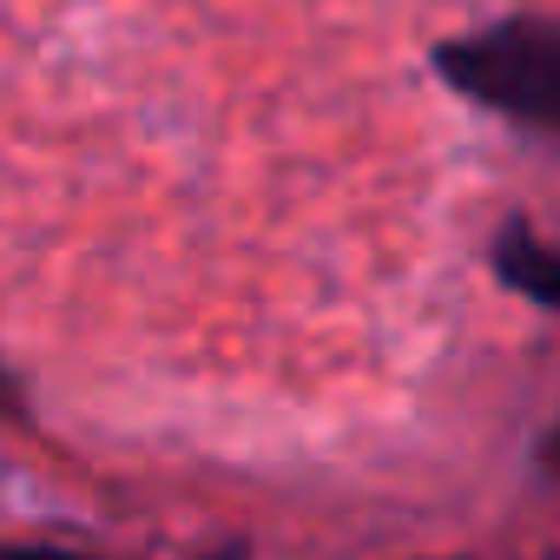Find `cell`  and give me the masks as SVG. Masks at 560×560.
<instances>
[{
	"mask_svg": "<svg viewBox=\"0 0 560 560\" xmlns=\"http://www.w3.org/2000/svg\"><path fill=\"white\" fill-rule=\"evenodd\" d=\"M435 73L514 126L560 132V21H494L462 34L435 47Z\"/></svg>",
	"mask_w": 560,
	"mask_h": 560,
	"instance_id": "obj_1",
	"label": "cell"
},
{
	"mask_svg": "<svg viewBox=\"0 0 560 560\" xmlns=\"http://www.w3.org/2000/svg\"><path fill=\"white\" fill-rule=\"evenodd\" d=\"M488 264H494V277H501L514 298H527L534 311L560 317V244H547L527 218H508V224L494 231Z\"/></svg>",
	"mask_w": 560,
	"mask_h": 560,
	"instance_id": "obj_2",
	"label": "cell"
},
{
	"mask_svg": "<svg viewBox=\"0 0 560 560\" xmlns=\"http://www.w3.org/2000/svg\"><path fill=\"white\" fill-rule=\"evenodd\" d=\"M8 560H93V553H80L67 540H21V547H8Z\"/></svg>",
	"mask_w": 560,
	"mask_h": 560,
	"instance_id": "obj_3",
	"label": "cell"
},
{
	"mask_svg": "<svg viewBox=\"0 0 560 560\" xmlns=\"http://www.w3.org/2000/svg\"><path fill=\"white\" fill-rule=\"evenodd\" d=\"M534 475H540L547 488H560V422L540 435V448H534Z\"/></svg>",
	"mask_w": 560,
	"mask_h": 560,
	"instance_id": "obj_4",
	"label": "cell"
},
{
	"mask_svg": "<svg viewBox=\"0 0 560 560\" xmlns=\"http://www.w3.org/2000/svg\"><path fill=\"white\" fill-rule=\"evenodd\" d=\"M218 560H244V547H231V553H218Z\"/></svg>",
	"mask_w": 560,
	"mask_h": 560,
	"instance_id": "obj_5",
	"label": "cell"
}]
</instances>
